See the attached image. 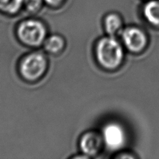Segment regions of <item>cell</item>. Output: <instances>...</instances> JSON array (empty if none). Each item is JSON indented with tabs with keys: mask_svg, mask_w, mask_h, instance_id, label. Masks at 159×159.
Masks as SVG:
<instances>
[{
	"mask_svg": "<svg viewBox=\"0 0 159 159\" xmlns=\"http://www.w3.org/2000/svg\"><path fill=\"white\" fill-rule=\"evenodd\" d=\"M96 52L99 63L107 69L117 67L123 57L121 45L112 36L102 39L98 43Z\"/></svg>",
	"mask_w": 159,
	"mask_h": 159,
	"instance_id": "obj_1",
	"label": "cell"
},
{
	"mask_svg": "<svg viewBox=\"0 0 159 159\" xmlns=\"http://www.w3.org/2000/svg\"><path fill=\"white\" fill-rule=\"evenodd\" d=\"M46 30L41 22L35 20H28L19 25L18 35L24 43L31 46H38L44 41Z\"/></svg>",
	"mask_w": 159,
	"mask_h": 159,
	"instance_id": "obj_2",
	"label": "cell"
},
{
	"mask_svg": "<svg viewBox=\"0 0 159 159\" xmlns=\"http://www.w3.org/2000/svg\"><path fill=\"white\" fill-rule=\"evenodd\" d=\"M47 69V60L41 53L34 52L27 55L22 61L20 70L23 78L34 81L44 74Z\"/></svg>",
	"mask_w": 159,
	"mask_h": 159,
	"instance_id": "obj_3",
	"label": "cell"
},
{
	"mask_svg": "<svg viewBox=\"0 0 159 159\" xmlns=\"http://www.w3.org/2000/svg\"><path fill=\"white\" fill-rule=\"evenodd\" d=\"M103 140L109 149L115 150L122 147L125 135L122 128L117 124H109L103 129Z\"/></svg>",
	"mask_w": 159,
	"mask_h": 159,
	"instance_id": "obj_4",
	"label": "cell"
},
{
	"mask_svg": "<svg viewBox=\"0 0 159 159\" xmlns=\"http://www.w3.org/2000/svg\"><path fill=\"white\" fill-rule=\"evenodd\" d=\"M102 144L100 135L94 131H89L82 136L80 146L82 151L87 157H93L98 154Z\"/></svg>",
	"mask_w": 159,
	"mask_h": 159,
	"instance_id": "obj_5",
	"label": "cell"
},
{
	"mask_svg": "<svg viewBox=\"0 0 159 159\" xmlns=\"http://www.w3.org/2000/svg\"><path fill=\"white\" fill-rule=\"evenodd\" d=\"M123 39L127 48L133 52H138L146 44V38L144 34L139 30L130 28L123 33Z\"/></svg>",
	"mask_w": 159,
	"mask_h": 159,
	"instance_id": "obj_6",
	"label": "cell"
},
{
	"mask_svg": "<svg viewBox=\"0 0 159 159\" xmlns=\"http://www.w3.org/2000/svg\"><path fill=\"white\" fill-rule=\"evenodd\" d=\"M106 32L110 36H114L121 31V22L119 17L116 14H110L105 20Z\"/></svg>",
	"mask_w": 159,
	"mask_h": 159,
	"instance_id": "obj_7",
	"label": "cell"
},
{
	"mask_svg": "<svg viewBox=\"0 0 159 159\" xmlns=\"http://www.w3.org/2000/svg\"><path fill=\"white\" fill-rule=\"evenodd\" d=\"M144 15L147 20L155 25H159V2H150L144 8Z\"/></svg>",
	"mask_w": 159,
	"mask_h": 159,
	"instance_id": "obj_8",
	"label": "cell"
},
{
	"mask_svg": "<svg viewBox=\"0 0 159 159\" xmlns=\"http://www.w3.org/2000/svg\"><path fill=\"white\" fill-rule=\"evenodd\" d=\"M64 41L61 36L54 35L48 38L45 42V49L50 53H57L63 49Z\"/></svg>",
	"mask_w": 159,
	"mask_h": 159,
	"instance_id": "obj_9",
	"label": "cell"
},
{
	"mask_svg": "<svg viewBox=\"0 0 159 159\" xmlns=\"http://www.w3.org/2000/svg\"><path fill=\"white\" fill-rule=\"evenodd\" d=\"M24 2L25 0H0V11L15 14L20 9Z\"/></svg>",
	"mask_w": 159,
	"mask_h": 159,
	"instance_id": "obj_10",
	"label": "cell"
},
{
	"mask_svg": "<svg viewBox=\"0 0 159 159\" xmlns=\"http://www.w3.org/2000/svg\"><path fill=\"white\" fill-rule=\"evenodd\" d=\"M24 5L29 12L36 13L42 7L43 0H25Z\"/></svg>",
	"mask_w": 159,
	"mask_h": 159,
	"instance_id": "obj_11",
	"label": "cell"
},
{
	"mask_svg": "<svg viewBox=\"0 0 159 159\" xmlns=\"http://www.w3.org/2000/svg\"><path fill=\"white\" fill-rule=\"evenodd\" d=\"M44 1L46 2L48 4L55 7V6L60 4L64 0H44Z\"/></svg>",
	"mask_w": 159,
	"mask_h": 159,
	"instance_id": "obj_12",
	"label": "cell"
}]
</instances>
